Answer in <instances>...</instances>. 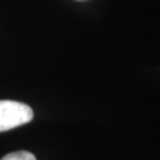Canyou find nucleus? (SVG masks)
<instances>
[{"mask_svg":"<svg viewBox=\"0 0 160 160\" xmlns=\"http://www.w3.org/2000/svg\"><path fill=\"white\" fill-rule=\"evenodd\" d=\"M0 160H36V158H35L33 153L28 151H16V152H11L6 155Z\"/></svg>","mask_w":160,"mask_h":160,"instance_id":"f03ea898","label":"nucleus"},{"mask_svg":"<svg viewBox=\"0 0 160 160\" xmlns=\"http://www.w3.org/2000/svg\"><path fill=\"white\" fill-rule=\"evenodd\" d=\"M32 119L33 111L27 104L15 100H0V132L27 124Z\"/></svg>","mask_w":160,"mask_h":160,"instance_id":"f257e3e1","label":"nucleus"}]
</instances>
